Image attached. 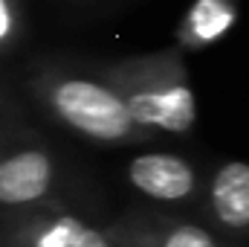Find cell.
Here are the masks:
<instances>
[{
  "instance_id": "6da1fadb",
  "label": "cell",
  "mask_w": 249,
  "mask_h": 247,
  "mask_svg": "<svg viewBox=\"0 0 249 247\" xmlns=\"http://www.w3.org/2000/svg\"><path fill=\"white\" fill-rule=\"evenodd\" d=\"M119 90L142 131L188 134L197 123V99L177 59H145L110 70Z\"/></svg>"
},
{
  "instance_id": "7a4b0ae2",
  "label": "cell",
  "mask_w": 249,
  "mask_h": 247,
  "mask_svg": "<svg viewBox=\"0 0 249 247\" xmlns=\"http://www.w3.org/2000/svg\"><path fill=\"white\" fill-rule=\"evenodd\" d=\"M50 111L75 134L96 143H124L142 128L136 125L124 96L107 82L87 76H50L41 84Z\"/></svg>"
},
{
  "instance_id": "3957f363",
  "label": "cell",
  "mask_w": 249,
  "mask_h": 247,
  "mask_svg": "<svg viewBox=\"0 0 249 247\" xmlns=\"http://www.w3.org/2000/svg\"><path fill=\"white\" fill-rule=\"evenodd\" d=\"M127 181L145 198L162 204H183L197 189V172L180 154L148 151L127 163Z\"/></svg>"
},
{
  "instance_id": "277c9868",
  "label": "cell",
  "mask_w": 249,
  "mask_h": 247,
  "mask_svg": "<svg viewBox=\"0 0 249 247\" xmlns=\"http://www.w3.org/2000/svg\"><path fill=\"white\" fill-rule=\"evenodd\" d=\"M55 184V163L44 148H20L0 160V206H32Z\"/></svg>"
},
{
  "instance_id": "5b68a950",
  "label": "cell",
  "mask_w": 249,
  "mask_h": 247,
  "mask_svg": "<svg viewBox=\"0 0 249 247\" xmlns=\"http://www.w3.org/2000/svg\"><path fill=\"white\" fill-rule=\"evenodd\" d=\"M212 215L229 230H249V163H223L209 184Z\"/></svg>"
},
{
  "instance_id": "8992f818",
  "label": "cell",
  "mask_w": 249,
  "mask_h": 247,
  "mask_svg": "<svg viewBox=\"0 0 249 247\" xmlns=\"http://www.w3.org/2000/svg\"><path fill=\"white\" fill-rule=\"evenodd\" d=\"M238 23L235 0H194L180 23V44L186 50H200L217 44Z\"/></svg>"
},
{
  "instance_id": "52a82bcc",
  "label": "cell",
  "mask_w": 249,
  "mask_h": 247,
  "mask_svg": "<svg viewBox=\"0 0 249 247\" xmlns=\"http://www.w3.org/2000/svg\"><path fill=\"white\" fill-rule=\"evenodd\" d=\"M90 230L93 227L75 215H55L29 227L18 239V247H84Z\"/></svg>"
},
{
  "instance_id": "ba28073f",
  "label": "cell",
  "mask_w": 249,
  "mask_h": 247,
  "mask_svg": "<svg viewBox=\"0 0 249 247\" xmlns=\"http://www.w3.org/2000/svg\"><path fill=\"white\" fill-rule=\"evenodd\" d=\"M154 247H217V239L206 227H200V224L177 221V224L162 230L160 242Z\"/></svg>"
},
{
  "instance_id": "9c48e42d",
  "label": "cell",
  "mask_w": 249,
  "mask_h": 247,
  "mask_svg": "<svg viewBox=\"0 0 249 247\" xmlns=\"http://www.w3.org/2000/svg\"><path fill=\"white\" fill-rule=\"evenodd\" d=\"M20 26V6L18 0H0V50L9 47Z\"/></svg>"
},
{
  "instance_id": "30bf717a",
  "label": "cell",
  "mask_w": 249,
  "mask_h": 247,
  "mask_svg": "<svg viewBox=\"0 0 249 247\" xmlns=\"http://www.w3.org/2000/svg\"><path fill=\"white\" fill-rule=\"evenodd\" d=\"M84 247H116L113 242H110V236L107 233H102V230H90V236H87V242H84Z\"/></svg>"
}]
</instances>
